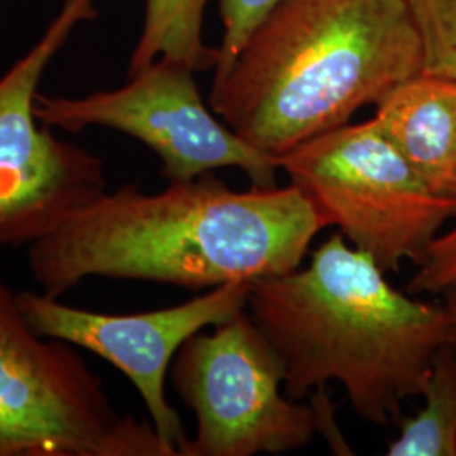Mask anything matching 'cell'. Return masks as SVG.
<instances>
[{"label": "cell", "instance_id": "obj_1", "mask_svg": "<svg viewBox=\"0 0 456 456\" xmlns=\"http://www.w3.org/2000/svg\"><path fill=\"white\" fill-rule=\"evenodd\" d=\"M325 227L293 183L237 191L207 173L158 193L131 183L28 247V267L51 297L94 277L213 289L293 271Z\"/></svg>", "mask_w": 456, "mask_h": 456}, {"label": "cell", "instance_id": "obj_2", "mask_svg": "<svg viewBox=\"0 0 456 456\" xmlns=\"http://www.w3.org/2000/svg\"><path fill=\"white\" fill-rule=\"evenodd\" d=\"M247 311L282 367L294 401L340 382L367 423H399L403 403L421 395L438 350L453 343L444 303L397 291L342 233L306 267L250 282Z\"/></svg>", "mask_w": 456, "mask_h": 456}, {"label": "cell", "instance_id": "obj_3", "mask_svg": "<svg viewBox=\"0 0 456 456\" xmlns=\"http://www.w3.org/2000/svg\"><path fill=\"white\" fill-rule=\"evenodd\" d=\"M421 71L404 0H284L213 77L208 102L232 131L279 158Z\"/></svg>", "mask_w": 456, "mask_h": 456}, {"label": "cell", "instance_id": "obj_4", "mask_svg": "<svg viewBox=\"0 0 456 456\" xmlns=\"http://www.w3.org/2000/svg\"><path fill=\"white\" fill-rule=\"evenodd\" d=\"M0 456H178L122 416L73 345L34 331L0 281Z\"/></svg>", "mask_w": 456, "mask_h": 456}, {"label": "cell", "instance_id": "obj_5", "mask_svg": "<svg viewBox=\"0 0 456 456\" xmlns=\"http://www.w3.org/2000/svg\"><path fill=\"white\" fill-rule=\"evenodd\" d=\"M171 380L196 418L195 436L181 456L279 455L318 433L333 448L343 444L325 387L314 391L310 406L281 391V362L247 308L184 342Z\"/></svg>", "mask_w": 456, "mask_h": 456}, {"label": "cell", "instance_id": "obj_6", "mask_svg": "<svg viewBox=\"0 0 456 456\" xmlns=\"http://www.w3.org/2000/svg\"><path fill=\"white\" fill-rule=\"evenodd\" d=\"M326 225L384 273L421 262L456 200L436 195L380 131L374 117L311 137L276 158Z\"/></svg>", "mask_w": 456, "mask_h": 456}, {"label": "cell", "instance_id": "obj_7", "mask_svg": "<svg viewBox=\"0 0 456 456\" xmlns=\"http://www.w3.org/2000/svg\"><path fill=\"white\" fill-rule=\"evenodd\" d=\"M97 0H63L33 48L0 77V248L31 247L109 190L105 164L34 114L39 83Z\"/></svg>", "mask_w": 456, "mask_h": 456}, {"label": "cell", "instance_id": "obj_8", "mask_svg": "<svg viewBox=\"0 0 456 456\" xmlns=\"http://www.w3.org/2000/svg\"><path fill=\"white\" fill-rule=\"evenodd\" d=\"M190 66L158 58L115 90L82 97L37 94V120L60 131L102 127L149 147L167 183H186L216 169L237 167L257 188L277 186L276 158L248 144L208 109Z\"/></svg>", "mask_w": 456, "mask_h": 456}, {"label": "cell", "instance_id": "obj_9", "mask_svg": "<svg viewBox=\"0 0 456 456\" xmlns=\"http://www.w3.org/2000/svg\"><path fill=\"white\" fill-rule=\"evenodd\" d=\"M250 282H228L178 306L144 313H98L75 308L41 291H20L28 323L43 337L92 352L126 375L144 401L151 423L176 455L188 436L166 399V375L184 342L247 308Z\"/></svg>", "mask_w": 456, "mask_h": 456}, {"label": "cell", "instance_id": "obj_10", "mask_svg": "<svg viewBox=\"0 0 456 456\" xmlns=\"http://www.w3.org/2000/svg\"><path fill=\"white\" fill-rule=\"evenodd\" d=\"M374 118L429 190L456 200V82L419 73L382 98Z\"/></svg>", "mask_w": 456, "mask_h": 456}, {"label": "cell", "instance_id": "obj_11", "mask_svg": "<svg viewBox=\"0 0 456 456\" xmlns=\"http://www.w3.org/2000/svg\"><path fill=\"white\" fill-rule=\"evenodd\" d=\"M210 0H146L142 31L132 51L127 77L167 58L193 71L215 69L218 49L203 39L205 11Z\"/></svg>", "mask_w": 456, "mask_h": 456}, {"label": "cell", "instance_id": "obj_12", "mask_svg": "<svg viewBox=\"0 0 456 456\" xmlns=\"http://www.w3.org/2000/svg\"><path fill=\"white\" fill-rule=\"evenodd\" d=\"M416 416L399 421L387 456H456V345H443L431 363Z\"/></svg>", "mask_w": 456, "mask_h": 456}, {"label": "cell", "instance_id": "obj_13", "mask_svg": "<svg viewBox=\"0 0 456 456\" xmlns=\"http://www.w3.org/2000/svg\"><path fill=\"white\" fill-rule=\"evenodd\" d=\"M423 48V71L456 82V0H404Z\"/></svg>", "mask_w": 456, "mask_h": 456}, {"label": "cell", "instance_id": "obj_14", "mask_svg": "<svg viewBox=\"0 0 456 456\" xmlns=\"http://www.w3.org/2000/svg\"><path fill=\"white\" fill-rule=\"evenodd\" d=\"M284 0H218L224 37L218 46L215 75L220 77L237 60L248 37Z\"/></svg>", "mask_w": 456, "mask_h": 456}, {"label": "cell", "instance_id": "obj_15", "mask_svg": "<svg viewBox=\"0 0 456 456\" xmlns=\"http://www.w3.org/2000/svg\"><path fill=\"white\" fill-rule=\"evenodd\" d=\"M456 288V225L440 233L418 264L408 284L411 294H438Z\"/></svg>", "mask_w": 456, "mask_h": 456}, {"label": "cell", "instance_id": "obj_16", "mask_svg": "<svg viewBox=\"0 0 456 456\" xmlns=\"http://www.w3.org/2000/svg\"><path fill=\"white\" fill-rule=\"evenodd\" d=\"M441 297H443V303L448 306V310L453 316V343L456 345V288L441 294Z\"/></svg>", "mask_w": 456, "mask_h": 456}]
</instances>
